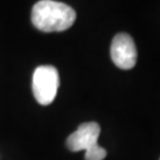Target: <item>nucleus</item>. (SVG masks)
I'll list each match as a JSON object with an SVG mask.
<instances>
[{
  "label": "nucleus",
  "instance_id": "obj_4",
  "mask_svg": "<svg viewBox=\"0 0 160 160\" xmlns=\"http://www.w3.org/2000/svg\"><path fill=\"white\" fill-rule=\"evenodd\" d=\"M100 132L101 128L96 122L82 123L71 135H69L67 139V146L72 152L87 151L89 147L97 143Z\"/></svg>",
  "mask_w": 160,
  "mask_h": 160
},
{
  "label": "nucleus",
  "instance_id": "obj_3",
  "mask_svg": "<svg viewBox=\"0 0 160 160\" xmlns=\"http://www.w3.org/2000/svg\"><path fill=\"white\" fill-rule=\"evenodd\" d=\"M110 57L113 63L120 69L129 70L137 64L138 51L135 43L128 33H118L110 46Z\"/></svg>",
  "mask_w": 160,
  "mask_h": 160
},
{
  "label": "nucleus",
  "instance_id": "obj_2",
  "mask_svg": "<svg viewBox=\"0 0 160 160\" xmlns=\"http://www.w3.org/2000/svg\"><path fill=\"white\" fill-rule=\"evenodd\" d=\"M59 88L58 70L52 65H40L32 76V92L36 101L42 106L53 102Z\"/></svg>",
  "mask_w": 160,
  "mask_h": 160
},
{
  "label": "nucleus",
  "instance_id": "obj_1",
  "mask_svg": "<svg viewBox=\"0 0 160 160\" xmlns=\"http://www.w3.org/2000/svg\"><path fill=\"white\" fill-rule=\"evenodd\" d=\"M76 20L72 7L53 0H40L31 11V22L43 32H62L70 29Z\"/></svg>",
  "mask_w": 160,
  "mask_h": 160
},
{
  "label": "nucleus",
  "instance_id": "obj_5",
  "mask_svg": "<svg viewBox=\"0 0 160 160\" xmlns=\"http://www.w3.org/2000/svg\"><path fill=\"white\" fill-rule=\"evenodd\" d=\"M107 155V151L98 143L94 145L86 151V160H103Z\"/></svg>",
  "mask_w": 160,
  "mask_h": 160
}]
</instances>
